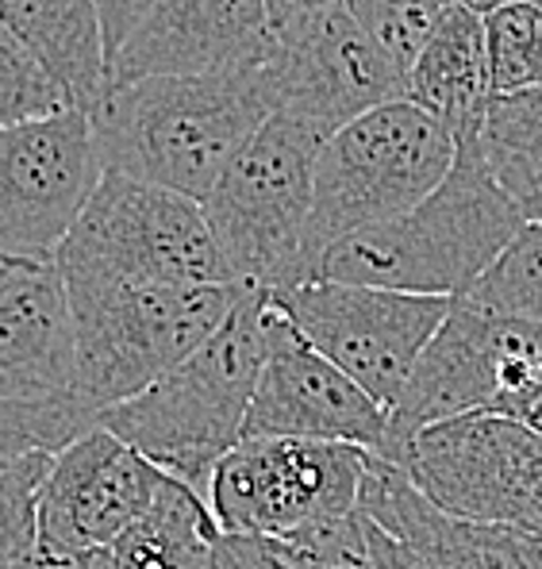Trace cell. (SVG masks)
<instances>
[{
	"mask_svg": "<svg viewBox=\"0 0 542 569\" xmlns=\"http://www.w3.org/2000/svg\"><path fill=\"white\" fill-rule=\"evenodd\" d=\"M12 569H93V555H81V550H66L39 539Z\"/></svg>",
	"mask_w": 542,
	"mask_h": 569,
	"instance_id": "obj_32",
	"label": "cell"
},
{
	"mask_svg": "<svg viewBox=\"0 0 542 569\" xmlns=\"http://www.w3.org/2000/svg\"><path fill=\"white\" fill-rule=\"evenodd\" d=\"M223 531L212 508L189 485L165 477L154 508L120 535L108 550H97V569H212Z\"/></svg>",
	"mask_w": 542,
	"mask_h": 569,
	"instance_id": "obj_20",
	"label": "cell"
},
{
	"mask_svg": "<svg viewBox=\"0 0 542 569\" xmlns=\"http://www.w3.org/2000/svg\"><path fill=\"white\" fill-rule=\"evenodd\" d=\"M273 0H154L116 54L108 89L147 78H228L270 66Z\"/></svg>",
	"mask_w": 542,
	"mask_h": 569,
	"instance_id": "obj_14",
	"label": "cell"
},
{
	"mask_svg": "<svg viewBox=\"0 0 542 569\" xmlns=\"http://www.w3.org/2000/svg\"><path fill=\"white\" fill-rule=\"evenodd\" d=\"M358 512L404 542L428 569H542V535L439 512L385 458L370 455L365 462Z\"/></svg>",
	"mask_w": 542,
	"mask_h": 569,
	"instance_id": "obj_16",
	"label": "cell"
},
{
	"mask_svg": "<svg viewBox=\"0 0 542 569\" xmlns=\"http://www.w3.org/2000/svg\"><path fill=\"white\" fill-rule=\"evenodd\" d=\"M78 339V400L100 412L136 400L223 328L239 284H143L62 273Z\"/></svg>",
	"mask_w": 542,
	"mask_h": 569,
	"instance_id": "obj_4",
	"label": "cell"
},
{
	"mask_svg": "<svg viewBox=\"0 0 542 569\" xmlns=\"http://www.w3.org/2000/svg\"><path fill=\"white\" fill-rule=\"evenodd\" d=\"M78 397V339L58 266L16 262L0 281V405Z\"/></svg>",
	"mask_w": 542,
	"mask_h": 569,
	"instance_id": "obj_17",
	"label": "cell"
},
{
	"mask_svg": "<svg viewBox=\"0 0 542 569\" xmlns=\"http://www.w3.org/2000/svg\"><path fill=\"white\" fill-rule=\"evenodd\" d=\"M212 569H239V566H235V558L228 555V542H223V539H220V550H215V562H212Z\"/></svg>",
	"mask_w": 542,
	"mask_h": 569,
	"instance_id": "obj_35",
	"label": "cell"
},
{
	"mask_svg": "<svg viewBox=\"0 0 542 569\" xmlns=\"http://www.w3.org/2000/svg\"><path fill=\"white\" fill-rule=\"evenodd\" d=\"M485 50L493 97L542 89V8L512 0L485 16Z\"/></svg>",
	"mask_w": 542,
	"mask_h": 569,
	"instance_id": "obj_23",
	"label": "cell"
},
{
	"mask_svg": "<svg viewBox=\"0 0 542 569\" xmlns=\"http://www.w3.org/2000/svg\"><path fill=\"white\" fill-rule=\"evenodd\" d=\"M12 270H16V262H8V258H0V281H4Z\"/></svg>",
	"mask_w": 542,
	"mask_h": 569,
	"instance_id": "obj_36",
	"label": "cell"
},
{
	"mask_svg": "<svg viewBox=\"0 0 542 569\" xmlns=\"http://www.w3.org/2000/svg\"><path fill=\"white\" fill-rule=\"evenodd\" d=\"M481 158L523 220L542 223V89L489 100Z\"/></svg>",
	"mask_w": 542,
	"mask_h": 569,
	"instance_id": "obj_21",
	"label": "cell"
},
{
	"mask_svg": "<svg viewBox=\"0 0 542 569\" xmlns=\"http://www.w3.org/2000/svg\"><path fill=\"white\" fill-rule=\"evenodd\" d=\"M97 427V412L78 397L54 405H0V462L20 455H62L73 439Z\"/></svg>",
	"mask_w": 542,
	"mask_h": 569,
	"instance_id": "obj_24",
	"label": "cell"
},
{
	"mask_svg": "<svg viewBox=\"0 0 542 569\" xmlns=\"http://www.w3.org/2000/svg\"><path fill=\"white\" fill-rule=\"evenodd\" d=\"M339 4V0H273V12H297V8H323Z\"/></svg>",
	"mask_w": 542,
	"mask_h": 569,
	"instance_id": "obj_33",
	"label": "cell"
},
{
	"mask_svg": "<svg viewBox=\"0 0 542 569\" xmlns=\"http://www.w3.org/2000/svg\"><path fill=\"white\" fill-rule=\"evenodd\" d=\"M100 178L93 120L78 108L0 128V258L54 266Z\"/></svg>",
	"mask_w": 542,
	"mask_h": 569,
	"instance_id": "obj_12",
	"label": "cell"
},
{
	"mask_svg": "<svg viewBox=\"0 0 542 569\" xmlns=\"http://www.w3.org/2000/svg\"><path fill=\"white\" fill-rule=\"evenodd\" d=\"M531 4H539V8H542V0H531Z\"/></svg>",
	"mask_w": 542,
	"mask_h": 569,
	"instance_id": "obj_37",
	"label": "cell"
},
{
	"mask_svg": "<svg viewBox=\"0 0 542 569\" xmlns=\"http://www.w3.org/2000/svg\"><path fill=\"white\" fill-rule=\"evenodd\" d=\"M400 470L446 516L542 535V435L496 412H470L412 439Z\"/></svg>",
	"mask_w": 542,
	"mask_h": 569,
	"instance_id": "obj_10",
	"label": "cell"
},
{
	"mask_svg": "<svg viewBox=\"0 0 542 569\" xmlns=\"http://www.w3.org/2000/svg\"><path fill=\"white\" fill-rule=\"evenodd\" d=\"M270 292H247L197 355L136 400L100 412L97 423L208 500L212 470L247 439L250 405L270 350Z\"/></svg>",
	"mask_w": 542,
	"mask_h": 569,
	"instance_id": "obj_3",
	"label": "cell"
},
{
	"mask_svg": "<svg viewBox=\"0 0 542 569\" xmlns=\"http://www.w3.org/2000/svg\"><path fill=\"white\" fill-rule=\"evenodd\" d=\"M404 100L420 104L439 123L454 131V139H481L485 108L493 100L485 50V16L465 4L443 8L435 28L428 31L420 54L404 73Z\"/></svg>",
	"mask_w": 542,
	"mask_h": 569,
	"instance_id": "obj_18",
	"label": "cell"
},
{
	"mask_svg": "<svg viewBox=\"0 0 542 569\" xmlns=\"http://www.w3.org/2000/svg\"><path fill=\"white\" fill-rule=\"evenodd\" d=\"M93 569H97V566H93Z\"/></svg>",
	"mask_w": 542,
	"mask_h": 569,
	"instance_id": "obj_38",
	"label": "cell"
},
{
	"mask_svg": "<svg viewBox=\"0 0 542 569\" xmlns=\"http://www.w3.org/2000/svg\"><path fill=\"white\" fill-rule=\"evenodd\" d=\"M450 0H343L354 23L408 73Z\"/></svg>",
	"mask_w": 542,
	"mask_h": 569,
	"instance_id": "obj_26",
	"label": "cell"
},
{
	"mask_svg": "<svg viewBox=\"0 0 542 569\" xmlns=\"http://www.w3.org/2000/svg\"><path fill=\"white\" fill-rule=\"evenodd\" d=\"M370 455L343 442L243 439L208 481V508L223 535L297 539L358 512Z\"/></svg>",
	"mask_w": 542,
	"mask_h": 569,
	"instance_id": "obj_8",
	"label": "cell"
},
{
	"mask_svg": "<svg viewBox=\"0 0 542 569\" xmlns=\"http://www.w3.org/2000/svg\"><path fill=\"white\" fill-rule=\"evenodd\" d=\"M454 4H465V8H473V12L489 16V12H493V8H500V4H512V0H454Z\"/></svg>",
	"mask_w": 542,
	"mask_h": 569,
	"instance_id": "obj_34",
	"label": "cell"
},
{
	"mask_svg": "<svg viewBox=\"0 0 542 569\" xmlns=\"http://www.w3.org/2000/svg\"><path fill=\"white\" fill-rule=\"evenodd\" d=\"M0 23L62 89L66 108L97 112L108 93V47L97 0H0Z\"/></svg>",
	"mask_w": 542,
	"mask_h": 569,
	"instance_id": "obj_19",
	"label": "cell"
},
{
	"mask_svg": "<svg viewBox=\"0 0 542 569\" xmlns=\"http://www.w3.org/2000/svg\"><path fill=\"white\" fill-rule=\"evenodd\" d=\"M320 147L308 128L273 112L200 200L231 281L247 292H285L308 281L304 236Z\"/></svg>",
	"mask_w": 542,
	"mask_h": 569,
	"instance_id": "obj_6",
	"label": "cell"
},
{
	"mask_svg": "<svg viewBox=\"0 0 542 569\" xmlns=\"http://www.w3.org/2000/svg\"><path fill=\"white\" fill-rule=\"evenodd\" d=\"M54 455H20L0 462V569H12L39 542V492Z\"/></svg>",
	"mask_w": 542,
	"mask_h": 569,
	"instance_id": "obj_25",
	"label": "cell"
},
{
	"mask_svg": "<svg viewBox=\"0 0 542 569\" xmlns=\"http://www.w3.org/2000/svg\"><path fill=\"white\" fill-rule=\"evenodd\" d=\"M150 4L154 0H97L100 8V23H104V47H108V70H112L116 54L123 50V43L131 39V31L147 20Z\"/></svg>",
	"mask_w": 542,
	"mask_h": 569,
	"instance_id": "obj_30",
	"label": "cell"
},
{
	"mask_svg": "<svg viewBox=\"0 0 542 569\" xmlns=\"http://www.w3.org/2000/svg\"><path fill=\"white\" fill-rule=\"evenodd\" d=\"M273 112L262 66L228 78H147L108 89L89 120L104 170L200 204Z\"/></svg>",
	"mask_w": 542,
	"mask_h": 569,
	"instance_id": "obj_1",
	"label": "cell"
},
{
	"mask_svg": "<svg viewBox=\"0 0 542 569\" xmlns=\"http://www.w3.org/2000/svg\"><path fill=\"white\" fill-rule=\"evenodd\" d=\"M462 300L542 328V223H523Z\"/></svg>",
	"mask_w": 542,
	"mask_h": 569,
	"instance_id": "obj_22",
	"label": "cell"
},
{
	"mask_svg": "<svg viewBox=\"0 0 542 569\" xmlns=\"http://www.w3.org/2000/svg\"><path fill=\"white\" fill-rule=\"evenodd\" d=\"M54 266L143 284H235L197 200L116 170H104Z\"/></svg>",
	"mask_w": 542,
	"mask_h": 569,
	"instance_id": "obj_7",
	"label": "cell"
},
{
	"mask_svg": "<svg viewBox=\"0 0 542 569\" xmlns=\"http://www.w3.org/2000/svg\"><path fill=\"white\" fill-rule=\"evenodd\" d=\"M66 97L31 50L0 23V128L62 112Z\"/></svg>",
	"mask_w": 542,
	"mask_h": 569,
	"instance_id": "obj_27",
	"label": "cell"
},
{
	"mask_svg": "<svg viewBox=\"0 0 542 569\" xmlns=\"http://www.w3.org/2000/svg\"><path fill=\"white\" fill-rule=\"evenodd\" d=\"M273 31L278 50L265 66L273 104L320 142L358 116L404 100V70L358 28L343 0L273 12Z\"/></svg>",
	"mask_w": 542,
	"mask_h": 569,
	"instance_id": "obj_11",
	"label": "cell"
},
{
	"mask_svg": "<svg viewBox=\"0 0 542 569\" xmlns=\"http://www.w3.org/2000/svg\"><path fill=\"white\" fill-rule=\"evenodd\" d=\"M239 569H312L304 547L278 535H223Z\"/></svg>",
	"mask_w": 542,
	"mask_h": 569,
	"instance_id": "obj_29",
	"label": "cell"
},
{
	"mask_svg": "<svg viewBox=\"0 0 542 569\" xmlns=\"http://www.w3.org/2000/svg\"><path fill=\"white\" fill-rule=\"evenodd\" d=\"M308 555L312 569H373L370 539H365V516L354 512L347 520L312 527V531L297 535Z\"/></svg>",
	"mask_w": 542,
	"mask_h": 569,
	"instance_id": "obj_28",
	"label": "cell"
},
{
	"mask_svg": "<svg viewBox=\"0 0 542 569\" xmlns=\"http://www.w3.org/2000/svg\"><path fill=\"white\" fill-rule=\"evenodd\" d=\"M458 139L412 100H389L358 116L320 147L308 216V278L323 250L404 216L450 178Z\"/></svg>",
	"mask_w": 542,
	"mask_h": 569,
	"instance_id": "obj_5",
	"label": "cell"
},
{
	"mask_svg": "<svg viewBox=\"0 0 542 569\" xmlns=\"http://www.w3.org/2000/svg\"><path fill=\"white\" fill-rule=\"evenodd\" d=\"M270 297L300 339L370 392L385 412H393L415 362L450 312L443 297L343 281H304Z\"/></svg>",
	"mask_w": 542,
	"mask_h": 569,
	"instance_id": "obj_9",
	"label": "cell"
},
{
	"mask_svg": "<svg viewBox=\"0 0 542 569\" xmlns=\"http://www.w3.org/2000/svg\"><path fill=\"white\" fill-rule=\"evenodd\" d=\"M165 477L108 427H89L54 455L39 492V539L97 555L154 508Z\"/></svg>",
	"mask_w": 542,
	"mask_h": 569,
	"instance_id": "obj_15",
	"label": "cell"
},
{
	"mask_svg": "<svg viewBox=\"0 0 542 569\" xmlns=\"http://www.w3.org/2000/svg\"><path fill=\"white\" fill-rule=\"evenodd\" d=\"M523 223L528 220L520 208L489 173L481 139H462L454 170L428 200L323 250L308 281L458 300L478 284Z\"/></svg>",
	"mask_w": 542,
	"mask_h": 569,
	"instance_id": "obj_2",
	"label": "cell"
},
{
	"mask_svg": "<svg viewBox=\"0 0 542 569\" xmlns=\"http://www.w3.org/2000/svg\"><path fill=\"white\" fill-rule=\"evenodd\" d=\"M365 539H370V555H373V569H428L404 542H397L393 535H385L378 523L365 516Z\"/></svg>",
	"mask_w": 542,
	"mask_h": 569,
	"instance_id": "obj_31",
	"label": "cell"
},
{
	"mask_svg": "<svg viewBox=\"0 0 542 569\" xmlns=\"http://www.w3.org/2000/svg\"><path fill=\"white\" fill-rule=\"evenodd\" d=\"M247 439L343 442L381 458L389 439V412L320 350L308 347L273 305L270 350L250 405Z\"/></svg>",
	"mask_w": 542,
	"mask_h": 569,
	"instance_id": "obj_13",
	"label": "cell"
}]
</instances>
